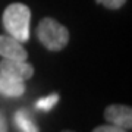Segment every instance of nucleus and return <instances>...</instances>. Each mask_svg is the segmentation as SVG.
<instances>
[{
    "label": "nucleus",
    "mask_w": 132,
    "mask_h": 132,
    "mask_svg": "<svg viewBox=\"0 0 132 132\" xmlns=\"http://www.w3.org/2000/svg\"><path fill=\"white\" fill-rule=\"evenodd\" d=\"M3 28L6 32L15 37L18 41L25 43L29 40V22L31 10L24 3H10L2 16Z\"/></svg>",
    "instance_id": "nucleus-1"
},
{
    "label": "nucleus",
    "mask_w": 132,
    "mask_h": 132,
    "mask_svg": "<svg viewBox=\"0 0 132 132\" xmlns=\"http://www.w3.org/2000/svg\"><path fill=\"white\" fill-rule=\"evenodd\" d=\"M37 37L47 50L60 52L69 43V31L56 19L43 18L37 27Z\"/></svg>",
    "instance_id": "nucleus-2"
},
{
    "label": "nucleus",
    "mask_w": 132,
    "mask_h": 132,
    "mask_svg": "<svg viewBox=\"0 0 132 132\" xmlns=\"http://www.w3.org/2000/svg\"><path fill=\"white\" fill-rule=\"evenodd\" d=\"M0 73L13 78L18 81H28L34 75V66L27 60L18 59H2L0 62Z\"/></svg>",
    "instance_id": "nucleus-3"
},
{
    "label": "nucleus",
    "mask_w": 132,
    "mask_h": 132,
    "mask_svg": "<svg viewBox=\"0 0 132 132\" xmlns=\"http://www.w3.org/2000/svg\"><path fill=\"white\" fill-rule=\"evenodd\" d=\"M104 119L110 125L119 126L122 129H131L132 126V109L122 104H110L104 110Z\"/></svg>",
    "instance_id": "nucleus-4"
},
{
    "label": "nucleus",
    "mask_w": 132,
    "mask_h": 132,
    "mask_svg": "<svg viewBox=\"0 0 132 132\" xmlns=\"http://www.w3.org/2000/svg\"><path fill=\"white\" fill-rule=\"evenodd\" d=\"M0 56L3 59L27 60L28 53L22 47V43L7 34V35H0Z\"/></svg>",
    "instance_id": "nucleus-5"
},
{
    "label": "nucleus",
    "mask_w": 132,
    "mask_h": 132,
    "mask_svg": "<svg viewBox=\"0 0 132 132\" xmlns=\"http://www.w3.org/2000/svg\"><path fill=\"white\" fill-rule=\"evenodd\" d=\"M25 93V82L0 73V94L6 97H21Z\"/></svg>",
    "instance_id": "nucleus-6"
},
{
    "label": "nucleus",
    "mask_w": 132,
    "mask_h": 132,
    "mask_svg": "<svg viewBox=\"0 0 132 132\" xmlns=\"http://www.w3.org/2000/svg\"><path fill=\"white\" fill-rule=\"evenodd\" d=\"M15 123L16 126L19 128L21 132H40L38 131V126L35 125L31 116H29L25 110H18L16 114H15Z\"/></svg>",
    "instance_id": "nucleus-7"
},
{
    "label": "nucleus",
    "mask_w": 132,
    "mask_h": 132,
    "mask_svg": "<svg viewBox=\"0 0 132 132\" xmlns=\"http://www.w3.org/2000/svg\"><path fill=\"white\" fill-rule=\"evenodd\" d=\"M57 101H59V94H56V93H53V94L47 95V97H43V98H40L37 101V109H40V110H44V112H48V110H52L54 106L57 104Z\"/></svg>",
    "instance_id": "nucleus-8"
},
{
    "label": "nucleus",
    "mask_w": 132,
    "mask_h": 132,
    "mask_svg": "<svg viewBox=\"0 0 132 132\" xmlns=\"http://www.w3.org/2000/svg\"><path fill=\"white\" fill-rule=\"evenodd\" d=\"M98 5H103L107 9H119L125 5L126 0H95Z\"/></svg>",
    "instance_id": "nucleus-9"
},
{
    "label": "nucleus",
    "mask_w": 132,
    "mask_h": 132,
    "mask_svg": "<svg viewBox=\"0 0 132 132\" xmlns=\"http://www.w3.org/2000/svg\"><path fill=\"white\" fill-rule=\"evenodd\" d=\"M93 132H126V131L119 126H114V125H101V126H97Z\"/></svg>",
    "instance_id": "nucleus-10"
},
{
    "label": "nucleus",
    "mask_w": 132,
    "mask_h": 132,
    "mask_svg": "<svg viewBox=\"0 0 132 132\" xmlns=\"http://www.w3.org/2000/svg\"><path fill=\"white\" fill-rule=\"evenodd\" d=\"M0 132H7V120L2 110H0Z\"/></svg>",
    "instance_id": "nucleus-11"
},
{
    "label": "nucleus",
    "mask_w": 132,
    "mask_h": 132,
    "mask_svg": "<svg viewBox=\"0 0 132 132\" xmlns=\"http://www.w3.org/2000/svg\"><path fill=\"white\" fill-rule=\"evenodd\" d=\"M65 132H71V131H65Z\"/></svg>",
    "instance_id": "nucleus-12"
}]
</instances>
